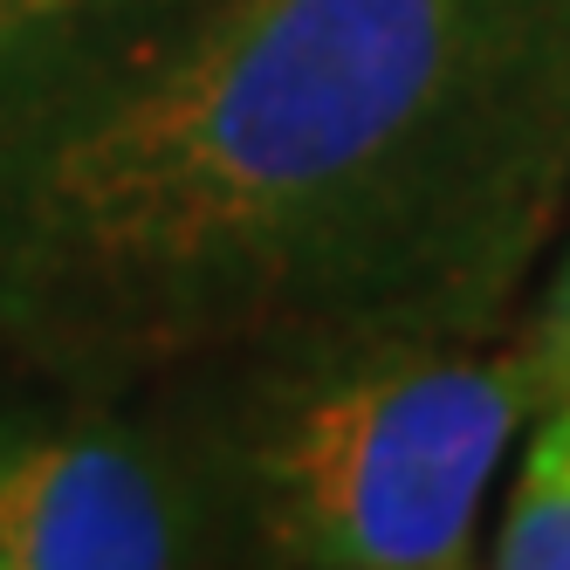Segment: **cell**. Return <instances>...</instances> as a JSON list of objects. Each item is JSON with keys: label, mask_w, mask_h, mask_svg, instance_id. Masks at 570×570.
Returning a JSON list of instances; mask_svg holds the SVG:
<instances>
[{"label": "cell", "mask_w": 570, "mask_h": 570, "mask_svg": "<svg viewBox=\"0 0 570 570\" xmlns=\"http://www.w3.org/2000/svg\"><path fill=\"white\" fill-rule=\"evenodd\" d=\"M110 0H0V49L35 42L42 28H69L76 14H97Z\"/></svg>", "instance_id": "6"}, {"label": "cell", "mask_w": 570, "mask_h": 570, "mask_svg": "<svg viewBox=\"0 0 570 570\" xmlns=\"http://www.w3.org/2000/svg\"><path fill=\"white\" fill-rule=\"evenodd\" d=\"M495 563L502 570H570V399L537 413L522 474L495 522Z\"/></svg>", "instance_id": "4"}, {"label": "cell", "mask_w": 570, "mask_h": 570, "mask_svg": "<svg viewBox=\"0 0 570 570\" xmlns=\"http://www.w3.org/2000/svg\"><path fill=\"white\" fill-rule=\"evenodd\" d=\"M563 207L570 0H173L0 90V372L488 344Z\"/></svg>", "instance_id": "1"}, {"label": "cell", "mask_w": 570, "mask_h": 570, "mask_svg": "<svg viewBox=\"0 0 570 570\" xmlns=\"http://www.w3.org/2000/svg\"><path fill=\"white\" fill-rule=\"evenodd\" d=\"M522 351H529V372H537L543 405L570 399V255H563V268H557V282H550L537 323H529Z\"/></svg>", "instance_id": "5"}, {"label": "cell", "mask_w": 570, "mask_h": 570, "mask_svg": "<svg viewBox=\"0 0 570 570\" xmlns=\"http://www.w3.org/2000/svg\"><path fill=\"white\" fill-rule=\"evenodd\" d=\"M234 557L316 570H454L515 433L543 413L515 344H385L186 385Z\"/></svg>", "instance_id": "2"}, {"label": "cell", "mask_w": 570, "mask_h": 570, "mask_svg": "<svg viewBox=\"0 0 570 570\" xmlns=\"http://www.w3.org/2000/svg\"><path fill=\"white\" fill-rule=\"evenodd\" d=\"M214 557H234V515L186 399H97L0 372V570Z\"/></svg>", "instance_id": "3"}]
</instances>
